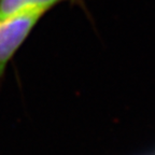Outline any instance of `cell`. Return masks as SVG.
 Listing matches in <instances>:
<instances>
[{"mask_svg": "<svg viewBox=\"0 0 155 155\" xmlns=\"http://www.w3.org/2000/svg\"><path fill=\"white\" fill-rule=\"evenodd\" d=\"M64 0H0V19L28 12L45 14Z\"/></svg>", "mask_w": 155, "mask_h": 155, "instance_id": "cell-2", "label": "cell"}, {"mask_svg": "<svg viewBox=\"0 0 155 155\" xmlns=\"http://www.w3.org/2000/svg\"><path fill=\"white\" fill-rule=\"evenodd\" d=\"M43 15L28 12L0 19V77Z\"/></svg>", "mask_w": 155, "mask_h": 155, "instance_id": "cell-1", "label": "cell"}]
</instances>
